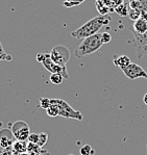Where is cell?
Instances as JSON below:
<instances>
[{"label":"cell","mask_w":147,"mask_h":155,"mask_svg":"<svg viewBox=\"0 0 147 155\" xmlns=\"http://www.w3.org/2000/svg\"><path fill=\"white\" fill-rule=\"evenodd\" d=\"M121 70L124 73V75L127 78H129L130 80H135L137 78H145V79H147V72L138 64L130 63L129 66L121 69Z\"/></svg>","instance_id":"7"},{"label":"cell","mask_w":147,"mask_h":155,"mask_svg":"<svg viewBox=\"0 0 147 155\" xmlns=\"http://www.w3.org/2000/svg\"><path fill=\"white\" fill-rule=\"evenodd\" d=\"M42 65L49 73L53 74V73H58V74H62L63 77L65 79H68L69 78V75H68V72H67V67H63V66H60L58 64H55L53 61L51 59L50 57V54L49 53H45V59L42 63Z\"/></svg>","instance_id":"6"},{"label":"cell","mask_w":147,"mask_h":155,"mask_svg":"<svg viewBox=\"0 0 147 155\" xmlns=\"http://www.w3.org/2000/svg\"><path fill=\"white\" fill-rule=\"evenodd\" d=\"M96 8H97V11L99 12V14H100L101 16H105V15H109V13L111 12V9L108 8V6L103 5L102 3H100V2L96 1Z\"/></svg>","instance_id":"19"},{"label":"cell","mask_w":147,"mask_h":155,"mask_svg":"<svg viewBox=\"0 0 147 155\" xmlns=\"http://www.w3.org/2000/svg\"><path fill=\"white\" fill-rule=\"evenodd\" d=\"M130 61V58L127 55H119V56H114V65L120 69H123L127 67Z\"/></svg>","instance_id":"11"},{"label":"cell","mask_w":147,"mask_h":155,"mask_svg":"<svg viewBox=\"0 0 147 155\" xmlns=\"http://www.w3.org/2000/svg\"><path fill=\"white\" fill-rule=\"evenodd\" d=\"M0 61H12V55L5 53L3 50V47H2L1 43H0Z\"/></svg>","instance_id":"24"},{"label":"cell","mask_w":147,"mask_h":155,"mask_svg":"<svg viewBox=\"0 0 147 155\" xmlns=\"http://www.w3.org/2000/svg\"><path fill=\"white\" fill-rule=\"evenodd\" d=\"M12 148H13V151L15 155L26 153L27 152V143L23 142V140H16L13 146H12Z\"/></svg>","instance_id":"12"},{"label":"cell","mask_w":147,"mask_h":155,"mask_svg":"<svg viewBox=\"0 0 147 155\" xmlns=\"http://www.w3.org/2000/svg\"><path fill=\"white\" fill-rule=\"evenodd\" d=\"M87 1V0H65L63 3V5L65 6L66 8H73V6H77L79 4H82V2Z\"/></svg>","instance_id":"17"},{"label":"cell","mask_w":147,"mask_h":155,"mask_svg":"<svg viewBox=\"0 0 147 155\" xmlns=\"http://www.w3.org/2000/svg\"><path fill=\"white\" fill-rule=\"evenodd\" d=\"M0 155H15L13 151V148L9 147V148H5V149H3L1 152H0Z\"/></svg>","instance_id":"27"},{"label":"cell","mask_w":147,"mask_h":155,"mask_svg":"<svg viewBox=\"0 0 147 155\" xmlns=\"http://www.w3.org/2000/svg\"><path fill=\"white\" fill-rule=\"evenodd\" d=\"M102 45L103 44L101 42V35L96 33V35H91V37L82 40V42L75 49L74 54L77 58H82V57L93 54L94 52L98 51Z\"/></svg>","instance_id":"2"},{"label":"cell","mask_w":147,"mask_h":155,"mask_svg":"<svg viewBox=\"0 0 147 155\" xmlns=\"http://www.w3.org/2000/svg\"><path fill=\"white\" fill-rule=\"evenodd\" d=\"M140 18L143 19V20H145V21H147V12L141 11V15H140Z\"/></svg>","instance_id":"30"},{"label":"cell","mask_w":147,"mask_h":155,"mask_svg":"<svg viewBox=\"0 0 147 155\" xmlns=\"http://www.w3.org/2000/svg\"><path fill=\"white\" fill-rule=\"evenodd\" d=\"M129 8L147 12V0H129Z\"/></svg>","instance_id":"13"},{"label":"cell","mask_w":147,"mask_h":155,"mask_svg":"<svg viewBox=\"0 0 147 155\" xmlns=\"http://www.w3.org/2000/svg\"><path fill=\"white\" fill-rule=\"evenodd\" d=\"M129 2H123L122 4L116 6L114 8V12L120 17H126L129 15Z\"/></svg>","instance_id":"14"},{"label":"cell","mask_w":147,"mask_h":155,"mask_svg":"<svg viewBox=\"0 0 147 155\" xmlns=\"http://www.w3.org/2000/svg\"><path fill=\"white\" fill-rule=\"evenodd\" d=\"M129 30L132 32L138 33V35H144L147 31V21L139 18L138 20L135 21L132 27H130Z\"/></svg>","instance_id":"10"},{"label":"cell","mask_w":147,"mask_h":155,"mask_svg":"<svg viewBox=\"0 0 147 155\" xmlns=\"http://www.w3.org/2000/svg\"><path fill=\"white\" fill-rule=\"evenodd\" d=\"M46 111H47V114H48L49 117H52V118H54V117H58V106L53 103L50 104V106L46 109Z\"/></svg>","instance_id":"20"},{"label":"cell","mask_w":147,"mask_h":155,"mask_svg":"<svg viewBox=\"0 0 147 155\" xmlns=\"http://www.w3.org/2000/svg\"><path fill=\"white\" fill-rule=\"evenodd\" d=\"M134 35V46L136 48L138 58H142L147 55V31L144 35H138L132 32Z\"/></svg>","instance_id":"8"},{"label":"cell","mask_w":147,"mask_h":155,"mask_svg":"<svg viewBox=\"0 0 147 155\" xmlns=\"http://www.w3.org/2000/svg\"><path fill=\"white\" fill-rule=\"evenodd\" d=\"M43 151L42 148L38 144H34V143H27V153L30 155H37Z\"/></svg>","instance_id":"15"},{"label":"cell","mask_w":147,"mask_h":155,"mask_svg":"<svg viewBox=\"0 0 147 155\" xmlns=\"http://www.w3.org/2000/svg\"><path fill=\"white\" fill-rule=\"evenodd\" d=\"M49 54H50L51 59L54 63L63 67L67 65L71 57L69 49L64 45H58V46L53 47Z\"/></svg>","instance_id":"4"},{"label":"cell","mask_w":147,"mask_h":155,"mask_svg":"<svg viewBox=\"0 0 147 155\" xmlns=\"http://www.w3.org/2000/svg\"><path fill=\"white\" fill-rule=\"evenodd\" d=\"M112 18L111 16L105 15V16H97L95 18L91 19L88 22L85 23L82 26H80L79 28H77L76 30L71 32V35L75 39L84 40L86 38H89L91 35H96L99 30L102 28V26L109 24L111 22Z\"/></svg>","instance_id":"1"},{"label":"cell","mask_w":147,"mask_h":155,"mask_svg":"<svg viewBox=\"0 0 147 155\" xmlns=\"http://www.w3.org/2000/svg\"><path fill=\"white\" fill-rule=\"evenodd\" d=\"M51 103L55 104L58 108V117H63L66 119H74V120L82 121L84 119V116L79 110H76L68 102H66L63 99H51Z\"/></svg>","instance_id":"3"},{"label":"cell","mask_w":147,"mask_h":155,"mask_svg":"<svg viewBox=\"0 0 147 155\" xmlns=\"http://www.w3.org/2000/svg\"><path fill=\"white\" fill-rule=\"evenodd\" d=\"M111 41H112V35L109 32H103L101 33V42L102 44H109Z\"/></svg>","instance_id":"25"},{"label":"cell","mask_w":147,"mask_h":155,"mask_svg":"<svg viewBox=\"0 0 147 155\" xmlns=\"http://www.w3.org/2000/svg\"><path fill=\"white\" fill-rule=\"evenodd\" d=\"M45 59V53H38L37 54V61L38 63H43V61Z\"/></svg>","instance_id":"28"},{"label":"cell","mask_w":147,"mask_h":155,"mask_svg":"<svg viewBox=\"0 0 147 155\" xmlns=\"http://www.w3.org/2000/svg\"><path fill=\"white\" fill-rule=\"evenodd\" d=\"M28 142L34 143V144H38V140H39V133H30L29 137H28Z\"/></svg>","instance_id":"26"},{"label":"cell","mask_w":147,"mask_h":155,"mask_svg":"<svg viewBox=\"0 0 147 155\" xmlns=\"http://www.w3.org/2000/svg\"><path fill=\"white\" fill-rule=\"evenodd\" d=\"M39 101H40V106H41V108H43V109H47L51 104V99L45 98V97L40 98Z\"/></svg>","instance_id":"23"},{"label":"cell","mask_w":147,"mask_h":155,"mask_svg":"<svg viewBox=\"0 0 147 155\" xmlns=\"http://www.w3.org/2000/svg\"><path fill=\"white\" fill-rule=\"evenodd\" d=\"M69 155H74V154H69Z\"/></svg>","instance_id":"33"},{"label":"cell","mask_w":147,"mask_h":155,"mask_svg":"<svg viewBox=\"0 0 147 155\" xmlns=\"http://www.w3.org/2000/svg\"><path fill=\"white\" fill-rule=\"evenodd\" d=\"M45 152H46V151H44V150H43V151H42V152H41V153L37 154V155H43V153H45ZM45 155H48V154H45Z\"/></svg>","instance_id":"32"},{"label":"cell","mask_w":147,"mask_h":155,"mask_svg":"<svg viewBox=\"0 0 147 155\" xmlns=\"http://www.w3.org/2000/svg\"><path fill=\"white\" fill-rule=\"evenodd\" d=\"M143 101H144V103H145L146 105H147V93H146L145 95H144V97H143Z\"/></svg>","instance_id":"31"},{"label":"cell","mask_w":147,"mask_h":155,"mask_svg":"<svg viewBox=\"0 0 147 155\" xmlns=\"http://www.w3.org/2000/svg\"><path fill=\"white\" fill-rule=\"evenodd\" d=\"M47 140H48V134H47L46 132H41L39 133V140H38V145H39L40 147H43L45 144L47 143Z\"/></svg>","instance_id":"22"},{"label":"cell","mask_w":147,"mask_h":155,"mask_svg":"<svg viewBox=\"0 0 147 155\" xmlns=\"http://www.w3.org/2000/svg\"><path fill=\"white\" fill-rule=\"evenodd\" d=\"M113 2V5H114V8H116V6L120 5V4H122L123 2H124V0H112Z\"/></svg>","instance_id":"29"},{"label":"cell","mask_w":147,"mask_h":155,"mask_svg":"<svg viewBox=\"0 0 147 155\" xmlns=\"http://www.w3.org/2000/svg\"><path fill=\"white\" fill-rule=\"evenodd\" d=\"M140 15H141V11H139V9H136V8H129V15H127V17L130 19L132 21H136L138 20V19L140 18Z\"/></svg>","instance_id":"16"},{"label":"cell","mask_w":147,"mask_h":155,"mask_svg":"<svg viewBox=\"0 0 147 155\" xmlns=\"http://www.w3.org/2000/svg\"><path fill=\"white\" fill-rule=\"evenodd\" d=\"M65 78L63 77L62 74H58V73H53L50 75V82L53 83V84H61L63 82V80Z\"/></svg>","instance_id":"18"},{"label":"cell","mask_w":147,"mask_h":155,"mask_svg":"<svg viewBox=\"0 0 147 155\" xmlns=\"http://www.w3.org/2000/svg\"><path fill=\"white\" fill-rule=\"evenodd\" d=\"M12 132L17 140L26 142L30 135V128L25 121H17L12 125Z\"/></svg>","instance_id":"5"},{"label":"cell","mask_w":147,"mask_h":155,"mask_svg":"<svg viewBox=\"0 0 147 155\" xmlns=\"http://www.w3.org/2000/svg\"><path fill=\"white\" fill-rule=\"evenodd\" d=\"M80 155H93L95 152H94L93 148H92L90 145H85L80 148Z\"/></svg>","instance_id":"21"},{"label":"cell","mask_w":147,"mask_h":155,"mask_svg":"<svg viewBox=\"0 0 147 155\" xmlns=\"http://www.w3.org/2000/svg\"><path fill=\"white\" fill-rule=\"evenodd\" d=\"M16 142V139L14 137L12 129L8 128H2L0 130V147L2 149L5 148H9L14 145V143Z\"/></svg>","instance_id":"9"}]
</instances>
